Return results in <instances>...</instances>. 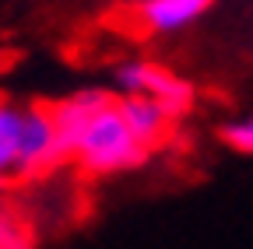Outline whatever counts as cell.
I'll list each match as a JSON object with an SVG mask.
<instances>
[{
    "label": "cell",
    "instance_id": "1",
    "mask_svg": "<svg viewBox=\"0 0 253 249\" xmlns=\"http://www.w3.org/2000/svg\"><path fill=\"white\" fill-rule=\"evenodd\" d=\"M60 147L88 176H116L148 158L120 116V106L109 91L84 88L49 106Z\"/></svg>",
    "mask_w": 253,
    "mask_h": 249
},
{
    "label": "cell",
    "instance_id": "2",
    "mask_svg": "<svg viewBox=\"0 0 253 249\" xmlns=\"http://www.w3.org/2000/svg\"><path fill=\"white\" fill-rule=\"evenodd\" d=\"M116 84L123 95H144L162 109L169 119H179L194 106V88L183 77H176L172 71L148 64V60H126L116 67Z\"/></svg>",
    "mask_w": 253,
    "mask_h": 249
},
{
    "label": "cell",
    "instance_id": "3",
    "mask_svg": "<svg viewBox=\"0 0 253 249\" xmlns=\"http://www.w3.org/2000/svg\"><path fill=\"white\" fill-rule=\"evenodd\" d=\"M67 162L60 147L56 127L49 106H25V123H21V169L18 179H39Z\"/></svg>",
    "mask_w": 253,
    "mask_h": 249
},
{
    "label": "cell",
    "instance_id": "4",
    "mask_svg": "<svg viewBox=\"0 0 253 249\" xmlns=\"http://www.w3.org/2000/svg\"><path fill=\"white\" fill-rule=\"evenodd\" d=\"M116 106H120V116L126 123V130L134 134V141L148 154L169 137V123L172 119L158 109L151 99H144V95H123V99H116Z\"/></svg>",
    "mask_w": 253,
    "mask_h": 249
},
{
    "label": "cell",
    "instance_id": "5",
    "mask_svg": "<svg viewBox=\"0 0 253 249\" xmlns=\"http://www.w3.org/2000/svg\"><path fill=\"white\" fill-rule=\"evenodd\" d=\"M208 7H211V0H141L137 18L148 32L169 36V32L186 28L190 21H197Z\"/></svg>",
    "mask_w": 253,
    "mask_h": 249
},
{
    "label": "cell",
    "instance_id": "6",
    "mask_svg": "<svg viewBox=\"0 0 253 249\" xmlns=\"http://www.w3.org/2000/svg\"><path fill=\"white\" fill-rule=\"evenodd\" d=\"M21 123H25V106L0 99V186L18 179V169H21Z\"/></svg>",
    "mask_w": 253,
    "mask_h": 249
},
{
    "label": "cell",
    "instance_id": "7",
    "mask_svg": "<svg viewBox=\"0 0 253 249\" xmlns=\"http://www.w3.org/2000/svg\"><path fill=\"white\" fill-rule=\"evenodd\" d=\"M0 249H36V225L7 200H0Z\"/></svg>",
    "mask_w": 253,
    "mask_h": 249
},
{
    "label": "cell",
    "instance_id": "8",
    "mask_svg": "<svg viewBox=\"0 0 253 249\" xmlns=\"http://www.w3.org/2000/svg\"><path fill=\"white\" fill-rule=\"evenodd\" d=\"M221 141H225L232 151H239V154H253V116L225 123V127H221Z\"/></svg>",
    "mask_w": 253,
    "mask_h": 249
},
{
    "label": "cell",
    "instance_id": "9",
    "mask_svg": "<svg viewBox=\"0 0 253 249\" xmlns=\"http://www.w3.org/2000/svg\"><path fill=\"white\" fill-rule=\"evenodd\" d=\"M7 64H11V56H7V53H0V71H4Z\"/></svg>",
    "mask_w": 253,
    "mask_h": 249
}]
</instances>
